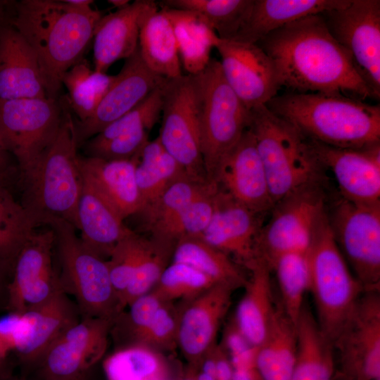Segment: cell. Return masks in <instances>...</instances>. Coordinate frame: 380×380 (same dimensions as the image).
Returning <instances> with one entry per match:
<instances>
[{
  "label": "cell",
  "mask_w": 380,
  "mask_h": 380,
  "mask_svg": "<svg viewBox=\"0 0 380 380\" xmlns=\"http://www.w3.org/2000/svg\"><path fill=\"white\" fill-rule=\"evenodd\" d=\"M257 44L273 61L281 87L295 93L375 99L349 52L330 33L322 13L284 25Z\"/></svg>",
  "instance_id": "1"
},
{
  "label": "cell",
  "mask_w": 380,
  "mask_h": 380,
  "mask_svg": "<svg viewBox=\"0 0 380 380\" xmlns=\"http://www.w3.org/2000/svg\"><path fill=\"white\" fill-rule=\"evenodd\" d=\"M102 16L66 0L15 1L11 24L37 56L47 98L58 99L64 74L82 59Z\"/></svg>",
  "instance_id": "2"
},
{
  "label": "cell",
  "mask_w": 380,
  "mask_h": 380,
  "mask_svg": "<svg viewBox=\"0 0 380 380\" xmlns=\"http://www.w3.org/2000/svg\"><path fill=\"white\" fill-rule=\"evenodd\" d=\"M307 139L343 148L380 142V106L343 95L289 93L265 105Z\"/></svg>",
  "instance_id": "3"
},
{
  "label": "cell",
  "mask_w": 380,
  "mask_h": 380,
  "mask_svg": "<svg viewBox=\"0 0 380 380\" xmlns=\"http://www.w3.org/2000/svg\"><path fill=\"white\" fill-rule=\"evenodd\" d=\"M68 107L65 99L63 117L55 139L20 184L18 201L38 227L53 217L78 230L77 205L84 179L74 119Z\"/></svg>",
  "instance_id": "4"
},
{
  "label": "cell",
  "mask_w": 380,
  "mask_h": 380,
  "mask_svg": "<svg viewBox=\"0 0 380 380\" xmlns=\"http://www.w3.org/2000/svg\"><path fill=\"white\" fill-rule=\"evenodd\" d=\"M249 110L248 129L254 137L274 205L307 184L326 182L325 170L294 126L265 105Z\"/></svg>",
  "instance_id": "5"
},
{
  "label": "cell",
  "mask_w": 380,
  "mask_h": 380,
  "mask_svg": "<svg viewBox=\"0 0 380 380\" xmlns=\"http://www.w3.org/2000/svg\"><path fill=\"white\" fill-rule=\"evenodd\" d=\"M54 234V263L61 289L75 298L81 318L115 319L122 312L105 260L87 248L68 222L46 219Z\"/></svg>",
  "instance_id": "6"
},
{
  "label": "cell",
  "mask_w": 380,
  "mask_h": 380,
  "mask_svg": "<svg viewBox=\"0 0 380 380\" xmlns=\"http://www.w3.org/2000/svg\"><path fill=\"white\" fill-rule=\"evenodd\" d=\"M308 257V291L313 297L316 319L333 343L365 291L335 241L326 210L315 226Z\"/></svg>",
  "instance_id": "7"
},
{
  "label": "cell",
  "mask_w": 380,
  "mask_h": 380,
  "mask_svg": "<svg viewBox=\"0 0 380 380\" xmlns=\"http://www.w3.org/2000/svg\"><path fill=\"white\" fill-rule=\"evenodd\" d=\"M193 76L205 170L208 182L216 184L221 165L248 128L250 110L227 83L217 59Z\"/></svg>",
  "instance_id": "8"
},
{
  "label": "cell",
  "mask_w": 380,
  "mask_h": 380,
  "mask_svg": "<svg viewBox=\"0 0 380 380\" xmlns=\"http://www.w3.org/2000/svg\"><path fill=\"white\" fill-rule=\"evenodd\" d=\"M326 213L355 277L365 291H380V202L360 203L329 194Z\"/></svg>",
  "instance_id": "9"
},
{
  "label": "cell",
  "mask_w": 380,
  "mask_h": 380,
  "mask_svg": "<svg viewBox=\"0 0 380 380\" xmlns=\"http://www.w3.org/2000/svg\"><path fill=\"white\" fill-rule=\"evenodd\" d=\"M64 106L65 99H0V137L18 165L19 187L55 139Z\"/></svg>",
  "instance_id": "10"
},
{
  "label": "cell",
  "mask_w": 380,
  "mask_h": 380,
  "mask_svg": "<svg viewBox=\"0 0 380 380\" xmlns=\"http://www.w3.org/2000/svg\"><path fill=\"white\" fill-rule=\"evenodd\" d=\"M327 182L307 184L277 202L258 240V256L271 268L280 255L307 253L313 232L326 210Z\"/></svg>",
  "instance_id": "11"
},
{
  "label": "cell",
  "mask_w": 380,
  "mask_h": 380,
  "mask_svg": "<svg viewBox=\"0 0 380 380\" xmlns=\"http://www.w3.org/2000/svg\"><path fill=\"white\" fill-rule=\"evenodd\" d=\"M161 114L158 137L165 149L188 176L201 182H209L201 151L198 98L193 75L167 79L163 86Z\"/></svg>",
  "instance_id": "12"
},
{
  "label": "cell",
  "mask_w": 380,
  "mask_h": 380,
  "mask_svg": "<svg viewBox=\"0 0 380 380\" xmlns=\"http://www.w3.org/2000/svg\"><path fill=\"white\" fill-rule=\"evenodd\" d=\"M335 376L343 380L380 378V291H365L333 342Z\"/></svg>",
  "instance_id": "13"
},
{
  "label": "cell",
  "mask_w": 380,
  "mask_h": 380,
  "mask_svg": "<svg viewBox=\"0 0 380 380\" xmlns=\"http://www.w3.org/2000/svg\"><path fill=\"white\" fill-rule=\"evenodd\" d=\"M334 39L350 54L376 99L380 97V1L350 0L322 13Z\"/></svg>",
  "instance_id": "14"
},
{
  "label": "cell",
  "mask_w": 380,
  "mask_h": 380,
  "mask_svg": "<svg viewBox=\"0 0 380 380\" xmlns=\"http://www.w3.org/2000/svg\"><path fill=\"white\" fill-rule=\"evenodd\" d=\"M115 319L86 317L68 327L37 366L43 380H87L101 360Z\"/></svg>",
  "instance_id": "15"
},
{
  "label": "cell",
  "mask_w": 380,
  "mask_h": 380,
  "mask_svg": "<svg viewBox=\"0 0 380 380\" xmlns=\"http://www.w3.org/2000/svg\"><path fill=\"white\" fill-rule=\"evenodd\" d=\"M62 291L54 263V234L47 229L32 234L12 267L6 310L24 313Z\"/></svg>",
  "instance_id": "16"
},
{
  "label": "cell",
  "mask_w": 380,
  "mask_h": 380,
  "mask_svg": "<svg viewBox=\"0 0 380 380\" xmlns=\"http://www.w3.org/2000/svg\"><path fill=\"white\" fill-rule=\"evenodd\" d=\"M215 48L224 80L248 110L277 95L281 86L276 68L258 44L218 38Z\"/></svg>",
  "instance_id": "17"
},
{
  "label": "cell",
  "mask_w": 380,
  "mask_h": 380,
  "mask_svg": "<svg viewBox=\"0 0 380 380\" xmlns=\"http://www.w3.org/2000/svg\"><path fill=\"white\" fill-rule=\"evenodd\" d=\"M167 80L146 66L138 47L125 59L113 84L93 115L84 121L74 119L78 147L137 106Z\"/></svg>",
  "instance_id": "18"
},
{
  "label": "cell",
  "mask_w": 380,
  "mask_h": 380,
  "mask_svg": "<svg viewBox=\"0 0 380 380\" xmlns=\"http://www.w3.org/2000/svg\"><path fill=\"white\" fill-rule=\"evenodd\" d=\"M307 140L324 170L332 172L339 196L360 203L380 202V142L343 148Z\"/></svg>",
  "instance_id": "19"
},
{
  "label": "cell",
  "mask_w": 380,
  "mask_h": 380,
  "mask_svg": "<svg viewBox=\"0 0 380 380\" xmlns=\"http://www.w3.org/2000/svg\"><path fill=\"white\" fill-rule=\"evenodd\" d=\"M265 215L248 208L219 187L213 215L201 236L247 270L258 258V240Z\"/></svg>",
  "instance_id": "20"
},
{
  "label": "cell",
  "mask_w": 380,
  "mask_h": 380,
  "mask_svg": "<svg viewBox=\"0 0 380 380\" xmlns=\"http://www.w3.org/2000/svg\"><path fill=\"white\" fill-rule=\"evenodd\" d=\"M216 184L251 210L263 215L270 213L274 203L267 175L250 129L243 132L223 161Z\"/></svg>",
  "instance_id": "21"
},
{
  "label": "cell",
  "mask_w": 380,
  "mask_h": 380,
  "mask_svg": "<svg viewBox=\"0 0 380 380\" xmlns=\"http://www.w3.org/2000/svg\"><path fill=\"white\" fill-rule=\"evenodd\" d=\"M234 291L227 285L215 284L190 300L180 313L177 343L190 367L196 365L215 346Z\"/></svg>",
  "instance_id": "22"
},
{
  "label": "cell",
  "mask_w": 380,
  "mask_h": 380,
  "mask_svg": "<svg viewBox=\"0 0 380 380\" xmlns=\"http://www.w3.org/2000/svg\"><path fill=\"white\" fill-rule=\"evenodd\" d=\"M37 56L11 23L0 30V99L46 98Z\"/></svg>",
  "instance_id": "23"
},
{
  "label": "cell",
  "mask_w": 380,
  "mask_h": 380,
  "mask_svg": "<svg viewBox=\"0 0 380 380\" xmlns=\"http://www.w3.org/2000/svg\"><path fill=\"white\" fill-rule=\"evenodd\" d=\"M158 4L137 0L115 12L103 15L94 32V70L106 73L115 61L127 59L138 48L141 21Z\"/></svg>",
  "instance_id": "24"
},
{
  "label": "cell",
  "mask_w": 380,
  "mask_h": 380,
  "mask_svg": "<svg viewBox=\"0 0 380 380\" xmlns=\"http://www.w3.org/2000/svg\"><path fill=\"white\" fill-rule=\"evenodd\" d=\"M24 314L27 328L14 352L27 365H37L51 345L81 318L75 301L62 291Z\"/></svg>",
  "instance_id": "25"
},
{
  "label": "cell",
  "mask_w": 380,
  "mask_h": 380,
  "mask_svg": "<svg viewBox=\"0 0 380 380\" xmlns=\"http://www.w3.org/2000/svg\"><path fill=\"white\" fill-rule=\"evenodd\" d=\"M139 156L126 160H106L79 155L84 180L122 220L136 215L141 208L135 177Z\"/></svg>",
  "instance_id": "26"
},
{
  "label": "cell",
  "mask_w": 380,
  "mask_h": 380,
  "mask_svg": "<svg viewBox=\"0 0 380 380\" xmlns=\"http://www.w3.org/2000/svg\"><path fill=\"white\" fill-rule=\"evenodd\" d=\"M245 292L239 301L234 321L248 341L260 346L267 338L277 305L272 286V270L258 258L247 269Z\"/></svg>",
  "instance_id": "27"
},
{
  "label": "cell",
  "mask_w": 380,
  "mask_h": 380,
  "mask_svg": "<svg viewBox=\"0 0 380 380\" xmlns=\"http://www.w3.org/2000/svg\"><path fill=\"white\" fill-rule=\"evenodd\" d=\"M350 0H253L233 40L257 44L272 32L309 15L341 8Z\"/></svg>",
  "instance_id": "28"
},
{
  "label": "cell",
  "mask_w": 380,
  "mask_h": 380,
  "mask_svg": "<svg viewBox=\"0 0 380 380\" xmlns=\"http://www.w3.org/2000/svg\"><path fill=\"white\" fill-rule=\"evenodd\" d=\"M77 219L82 242L105 260L115 245L132 230L84 180L77 205Z\"/></svg>",
  "instance_id": "29"
},
{
  "label": "cell",
  "mask_w": 380,
  "mask_h": 380,
  "mask_svg": "<svg viewBox=\"0 0 380 380\" xmlns=\"http://www.w3.org/2000/svg\"><path fill=\"white\" fill-rule=\"evenodd\" d=\"M297 348L291 380H334L336 360L332 341L304 304L296 324Z\"/></svg>",
  "instance_id": "30"
},
{
  "label": "cell",
  "mask_w": 380,
  "mask_h": 380,
  "mask_svg": "<svg viewBox=\"0 0 380 380\" xmlns=\"http://www.w3.org/2000/svg\"><path fill=\"white\" fill-rule=\"evenodd\" d=\"M138 47L142 60L156 74L166 79L182 75L172 23L158 6L147 12L141 21Z\"/></svg>",
  "instance_id": "31"
},
{
  "label": "cell",
  "mask_w": 380,
  "mask_h": 380,
  "mask_svg": "<svg viewBox=\"0 0 380 380\" xmlns=\"http://www.w3.org/2000/svg\"><path fill=\"white\" fill-rule=\"evenodd\" d=\"M296 348V326L277 301L267 338L257 348L255 366L262 380H291Z\"/></svg>",
  "instance_id": "32"
},
{
  "label": "cell",
  "mask_w": 380,
  "mask_h": 380,
  "mask_svg": "<svg viewBox=\"0 0 380 380\" xmlns=\"http://www.w3.org/2000/svg\"><path fill=\"white\" fill-rule=\"evenodd\" d=\"M163 8L175 34L182 67L187 75L202 72L210 61V51L218 39L217 34L197 13L181 9Z\"/></svg>",
  "instance_id": "33"
},
{
  "label": "cell",
  "mask_w": 380,
  "mask_h": 380,
  "mask_svg": "<svg viewBox=\"0 0 380 380\" xmlns=\"http://www.w3.org/2000/svg\"><path fill=\"white\" fill-rule=\"evenodd\" d=\"M171 262L188 265L216 284L227 285L234 290L243 287L247 279L242 267L201 236L180 239L175 244Z\"/></svg>",
  "instance_id": "34"
},
{
  "label": "cell",
  "mask_w": 380,
  "mask_h": 380,
  "mask_svg": "<svg viewBox=\"0 0 380 380\" xmlns=\"http://www.w3.org/2000/svg\"><path fill=\"white\" fill-rule=\"evenodd\" d=\"M184 175L182 167L165 149L158 137L148 141L139 154L135 168L141 201L139 212L155 202L172 182Z\"/></svg>",
  "instance_id": "35"
},
{
  "label": "cell",
  "mask_w": 380,
  "mask_h": 380,
  "mask_svg": "<svg viewBox=\"0 0 380 380\" xmlns=\"http://www.w3.org/2000/svg\"><path fill=\"white\" fill-rule=\"evenodd\" d=\"M253 0H165L160 8L199 15L219 38L233 39L247 18Z\"/></svg>",
  "instance_id": "36"
},
{
  "label": "cell",
  "mask_w": 380,
  "mask_h": 380,
  "mask_svg": "<svg viewBox=\"0 0 380 380\" xmlns=\"http://www.w3.org/2000/svg\"><path fill=\"white\" fill-rule=\"evenodd\" d=\"M212 184L215 183L201 182L184 175L172 182L155 202L134 215L141 217L144 229L155 236Z\"/></svg>",
  "instance_id": "37"
},
{
  "label": "cell",
  "mask_w": 380,
  "mask_h": 380,
  "mask_svg": "<svg viewBox=\"0 0 380 380\" xmlns=\"http://www.w3.org/2000/svg\"><path fill=\"white\" fill-rule=\"evenodd\" d=\"M115 79V75L92 70L83 58L64 74L62 84L68 91L67 100L77 120L84 121L93 115Z\"/></svg>",
  "instance_id": "38"
},
{
  "label": "cell",
  "mask_w": 380,
  "mask_h": 380,
  "mask_svg": "<svg viewBox=\"0 0 380 380\" xmlns=\"http://www.w3.org/2000/svg\"><path fill=\"white\" fill-rule=\"evenodd\" d=\"M277 277L280 304L296 326L304 298L309 291L310 269L308 252H292L279 256L271 266Z\"/></svg>",
  "instance_id": "39"
},
{
  "label": "cell",
  "mask_w": 380,
  "mask_h": 380,
  "mask_svg": "<svg viewBox=\"0 0 380 380\" xmlns=\"http://www.w3.org/2000/svg\"><path fill=\"white\" fill-rule=\"evenodd\" d=\"M107 380H168V369L155 350L132 346L115 350L103 362Z\"/></svg>",
  "instance_id": "40"
},
{
  "label": "cell",
  "mask_w": 380,
  "mask_h": 380,
  "mask_svg": "<svg viewBox=\"0 0 380 380\" xmlns=\"http://www.w3.org/2000/svg\"><path fill=\"white\" fill-rule=\"evenodd\" d=\"M38 227L8 189L0 186V259L13 267Z\"/></svg>",
  "instance_id": "41"
},
{
  "label": "cell",
  "mask_w": 380,
  "mask_h": 380,
  "mask_svg": "<svg viewBox=\"0 0 380 380\" xmlns=\"http://www.w3.org/2000/svg\"><path fill=\"white\" fill-rule=\"evenodd\" d=\"M152 244L151 236L147 238L132 229L115 245L110 257L106 260L120 305L122 295L129 284L138 266L150 251Z\"/></svg>",
  "instance_id": "42"
},
{
  "label": "cell",
  "mask_w": 380,
  "mask_h": 380,
  "mask_svg": "<svg viewBox=\"0 0 380 380\" xmlns=\"http://www.w3.org/2000/svg\"><path fill=\"white\" fill-rule=\"evenodd\" d=\"M218 189L217 184H212L153 237L176 244L182 238L201 236L213 215Z\"/></svg>",
  "instance_id": "43"
},
{
  "label": "cell",
  "mask_w": 380,
  "mask_h": 380,
  "mask_svg": "<svg viewBox=\"0 0 380 380\" xmlns=\"http://www.w3.org/2000/svg\"><path fill=\"white\" fill-rule=\"evenodd\" d=\"M216 284L196 269L179 262H171L152 290L163 302L176 299L190 301Z\"/></svg>",
  "instance_id": "44"
},
{
  "label": "cell",
  "mask_w": 380,
  "mask_h": 380,
  "mask_svg": "<svg viewBox=\"0 0 380 380\" xmlns=\"http://www.w3.org/2000/svg\"><path fill=\"white\" fill-rule=\"evenodd\" d=\"M153 239L152 246L138 266L127 288L120 298L122 312L136 298L151 292L165 269L172 261L175 244Z\"/></svg>",
  "instance_id": "45"
},
{
  "label": "cell",
  "mask_w": 380,
  "mask_h": 380,
  "mask_svg": "<svg viewBox=\"0 0 380 380\" xmlns=\"http://www.w3.org/2000/svg\"><path fill=\"white\" fill-rule=\"evenodd\" d=\"M164 84L91 138L102 141L137 129H146L150 131L162 113Z\"/></svg>",
  "instance_id": "46"
},
{
  "label": "cell",
  "mask_w": 380,
  "mask_h": 380,
  "mask_svg": "<svg viewBox=\"0 0 380 380\" xmlns=\"http://www.w3.org/2000/svg\"><path fill=\"white\" fill-rule=\"evenodd\" d=\"M148 132L140 129L102 141L90 138L80 148H82L86 157L106 160H131L140 154L149 141Z\"/></svg>",
  "instance_id": "47"
},
{
  "label": "cell",
  "mask_w": 380,
  "mask_h": 380,
  "mask_svg": "<svg viewBox=\"0 0 380 380\" xmlns=\"http://www.w3.org/2000/svg\"><path fill=\"white\" fill-rule=\"evenodd\" d=\"M165 302L153 319L132 341L128 347L144 346L151 349L167 348L177 343L179 315Z\"/></svg>",
  "instance_id": "48"
},
{
  "label": "cell",
  "mask_w": 380,
  "mask_h": 380,
  "mask_svg": "<svg viewBox=\"0 0 380 380\" xmlns=\"http://www.w3.org/2000/svg\"><path fill=\"white\" fill-rule=\"evenodd\" d=\"M27 324L24 313L8 312L0 318V360L4 361L10 352H14L25 334Z\"/></svg>",
  "instance_id": "49"
},
{
  "label": "cell",
  "mask_w": 380,
  "mask_h": 380,
  "mask_svg": "<svg viewBox=\"0 0 380 380\" xmlns=\"http://www.w3.org/2000/svg\"><path fill=\"white\" fill-rule=\"evenodd\" d=\"M20 174L12 156L6 150L0 137V186L13 194L18 192Z\"/></svg>",
  "instance_id": "50"
},
{
  "label": "cell",
  "mask_w": 380,
  "mask_h": 380,
  "mask_svg": "<svg viewBox=\"0 0 380 380\" xmlns=\"http://www.w3.org/2000/svg\"><path fill=\"white\" fill-rule=\"evenodd\" d=\"M232 320L225 330L222 346L229 358L244 354L255 347L248 341Z\"/></svg>",
  "instance_id": "51"
},
{
  "label": "cell",
  "mask_w": 380,
  "mask_h": 380,
  "mask_svg": "<svg viewBox=\"0 0 380 380\" xmlns=\"http://www.w3.org/2000/svg\"><path fill=\"white\" fill-rule=\"evenodd\" d=\"M11 273L12 267L0 259V310L6 308L8 287Z\"/></svg>",
  "instance_id": "52"
},
{
  "label": "cell",
  "mask_w": 380,
  "mask_h": 380,
  "mask_svg": "<svg viewBox=\"0 0 380 380\" xmlns=\"http://www.w3.org/2000/svg\"><path fill=\"white\" fill-rule=\"evenodd\" d=\"M232 380H262L256 367L233 369Z\"/></svg>",
  "instance_id": "53"
},
{
  "label": "cell",
  "mask_w": 380,
  "mask_h": 380,
  "mask_svg": "<svg viewBox=\"0 0 380 380\" xmlns=\"http://www.w3.org/2000/svg\"><path fill=\"white\" fill-rule=\"evenodd\" d=\"M15 1L0 0V30L11 23Z\"/></svg>",
  "instance_id": "54"
},
{
  "label": "cell",
  "mask_w": 380,
  "mask_h": 380,
  "mask_svg": "<svg viewBox=\"0 0 380 380\" xmlns=\"http://www.w3.org/2000/svg\"><path fill=\"white\" fill-rule=\"evenodd\" d=\"M108 2L118 9L122 8L130 4L129 0H109Z\"/></svg>",
  "instance_id": "55"
},
{
  "label": "cell",
  "mask_w": 380,
  "mask_h": 380,
  "mask_svg": "<svg viewBox=\"0 0 380 380\" xmlns=\"http://www.w3.org/2000/svg\"><path fill=\"white\" fill-rule=\"evenodd\" d=\"M68 3L77 6H91L94 1L91 0H66Z\"/></svg>",
  "instance_id": "56"
},
{
  "label": "cell",
  "mask_w": 380,
  "mask_h": 380,
  "mask_svg": "<svg viewBox=\"0 0 380 380\" xmlns=\"http://www.w3.org/2000/svg\"><path fill=\"white\" fill-rule=\"evenodd\" d=\"M3 362L4 361L0 360V380H1L4 376L3 369H2Z\"/></svg>",
  "instance_id": "57"
},
{
  "label": "cell",
  "mask_w": 380,
  "mask_h": 380,
  "mask_svg": "<svg viewBox=\"0 0 380 380\" xmlns=\"http://www.w3.org/2000/svg\"><path fill=\"white\" fill-rule=\"evenodd\" d=\"M180 380H194L192 377H191L190 376L187 375L186 376H185L184 378L180 379Z\"/></svg>",
  "instance_id": "58"
},
{
  "label": "cell",
  "mask_w": 380,
  "mask_h": 380,
  "mask_svg": "<svg viewBox=\"0 0 380 380\" xmlns=\"http://www.w3.org/2000/svg\"><path fill=\"white\" fill-rule=\"evenodd\" d=\"M334 380H343V379H341V378H339V377H338V376H335V377H334Z\"/></svg>",
  "instance_id": "59"
},
{
  "label": "cell",
  "mask_w": 380,
  "mask_h": 380,
  "mask_svg": "<svg viewBox=\"0 0 380 380\" xmlns=\"http://www.w3.org/2000/svg\"><path fill=\"white\" fill-rule=\"evenodd\" d=\"M374 380H380V378H379V379H374Z\"/></svg>",
  "instance_id": "60"
},
{
  "label": "cell",
  "mask_w": 380,
  "mask_h": 380,
  "mask_svg": "<svg viewBox=\"0 0 380 380\" xmlns=\"http://www.w3.org/2000/svg\"><path fill=\"white\" fill-rule=\"evenodd\" d=\"M1 380H7V379H4L3 378Z\"/></svg>",
  "instance_id": "61"
}]
</instances>
